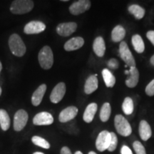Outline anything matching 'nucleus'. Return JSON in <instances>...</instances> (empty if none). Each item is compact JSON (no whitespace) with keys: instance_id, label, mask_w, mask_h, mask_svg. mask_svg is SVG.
Segmentation results:
<instances>
[{"instance_id":"nucleus-24","label":"nucleus","mask_w":154,"mask_h":154,"mask_svg":"<svg viewBox=\"0 0 154 154\" xmlns=\"http://www.w3.org/2000/svg\"><path fill=\"white\" fill-rule=\"evenodd\" d=\"M0 126L3 131H7L10 126L9 116L4 109H0Z\"/></svg>"},{"instance_id":"nucleus-33","label":"nucleus","mask_w":154,"mask_h":154,"mask_svg":"<svg viewBox=\"0 0 154 154\" xmlns=\"http://www.w3.org/2000/svg\"><path fill=\"white\" fill-rule=\"evenodd\" d=\"M121 154H133L131 150L129 149L127 146H123L121 149Z\"/></svg>"},{"instance_id":"nucleus-10","label":"nucleus","mask_w":154,"mask_h":154,"mask_svg":"<svg viewBox=\"0 0 154 154\" xmlns=\"http://www.w3.org/2000/svg\"><path fill=\"white\" fill-rule=\"evenodd\" d=\"M66 94V85L63 82H60L55 86L50 94V100L53 103L60 102Z\"/></svg>"},{"instance_id":"nucleus-14","label":"nucleus","mask_w":154,"mask_h":154,"mask_svg":"<svg viewBox=\"0 0 154 154\" xmlns=\"http://www.w3.org/2000/svg\"><path fill=\"white\" fill-rule=\"evenodd\" d=\"M125 74H128V78L126 80V84L128 87L134 88L138 83L139 72L136 66L130 67L129 71H126Z\"/></svg>"},{"instance_id":"nucleus-37","label":"nucleus","mask_w":154,"mask_h":154,"mask_svg":"<svg viewBox=\"0 0 154 154\" xmlns=\"http://www.w3.org/2000/svg\"><path fill=\"white\" fill-rule=\"evenodd\" d=\"M2 69V64L1 61H0V72H1Z\"/></svg>"},{"instance_id":"nucleus-3","label":"nucleus","mask_w":154,"mask_h":154,"mask_svg":"<svg viewBox=\"0 0 154 154\" xmlns=\"http://www.w3.org/2000/svg\"><path fill=\"white\" fill-rule=\"evenodd\" d=\"M38 59L42 69L45 70L51 69L54 63V55L51 48L48 46L42 48L38 53Z\"/></svg>"},{"instance_id":"nucleus-26","label":"nucleus","mask_w":154,"mask_h":154,"mask_svg":"<svg viewBox=\"0 0 154 154\" xmlns=\"http://www.w3.org/2000/svg\"><path fill=\"white\" fill-rule=\"evenodd\" d=\"M111 113V108L109 103H105L102 106L100 111V119L103 122H106L110 118Z\"/></svg>"},{"instance_id":"nucleus-27","label":"nucleus","mask_w":154,"mask_h":154,"mask_svg":"<svg viewBox=\"0 0 154 154\" xmlns=\"http://www.w3.org/2000/svg\"><path fill=\"white\" fill-rule=\"evenodd\" d=\"M134 102L131 98L126 97L122 104V109L125 114L131 115L134 111Z\"/></svg>"},{"instance_id":"nucleus-30","label":"nucleus","mask_w":154,"mask_h":154,"mask_svg":"<svg viewBox=\"0 0 154 154\" xmlns=\"http://www.w3.org/2000/svg\"><path fill=\"white\" fill-rule=\"evenodd\" d=\"M111 140L110 145H109V149H108V151L112 152L113 151H115L117 147V145H118V138H117L116 135L114 133L111 132Z\"/></svg>"},{"instance_id":"nucleus-4","label":"nucleus","mask_w":154,"mask_h":154,"mask_svg":"<svg viewBox=\"0 0 154 154\" xmlns=\"http://www.w3.org/2000/svg\"><path fill=\"white\" fill-rule=\"evenodd\" d=\"M114 125L119 134L121 136H130L132 133L131 126L128 121L122 115H116L114 119Z\"/></svg>"},{"instance_id":"nucleus-22","label":"nucleus","mask_w":154,"mask_h":154,"mask_svg":"<svg viewBox=\"0 0 154 154\" xmlns=\"http://www.w3.org/2000/svg\"><path fill=\"white\" fill-rule=\"evenodd\" d=\"M132 44L134 46L135 51L138 54H141L144 51L145 49V45H144V42L143 38L141 36L138 34H135L132 36L131 38Z\"/></svg>"},{"instance_id":"nucleus-6","label":"nucleus","mask_w":154,"mask_h":154,"mask_svg":"<svg viewBox=\"0 0 154 154\" xmlns=\"http://www.w3.org/2000/svg\"><path fill=\"white\" fill-rule=\"evenodd\" d=\"M111 140V132L103 131L98 136L96 140V147L98 151L103 152L108 150Z\"/></svg>"},{"instance_id":"nucleus-9","label":"nucleus","mask_w":154,"mask_h":154,"mask_svg":"<svg viewBox=\"0 0 154 154\" xmlns=\"http://www.w3.org/2000/svg\"><path fill=\"white\" fill-rule=\"evenodd\" d=\"M46 29L44 23L39 21H32L25 25L24 32L26 34H36L43 32Z\"/></svg>"},{"instance_id":"nucleus-16","label":"nucleus","mask_w":154,"mask_h":154,"mask_svg":"<svg viewBox=\"0 0 154 154\" xmlns=\"http://www.w3.org/2000/svg\"><path fill=\"white\" fill-rule=\"evenodd\" d=\"M99 86L97 74H94L90 76L86 79L85 85H84V92L86 94H91L96 91Z\"/></svg>"},{"instance_id":"nucleus-36","label":"nucleus","mask_w":154,"mask_h":154,"mask_svg":"<svg viewBox=\"0 0 154 154\" xmlns=\"http://www.w3.org/2000/svg\"><path fill=\"white\" fill-rule=\"evenodd\" d=\"M151 64H153V66H154V55H153L152 56V57L151 58Z\"/></svg>"},{"instance_id":"nucleus-20","label":"nucleus","mask_w":154,"mask_h":154,"mask_svg":"<svg viewBox=\"0 0 154 154\" xmlns=\"http://www.w3.org/2000/svg\"><path fill=\"white\" fill-rule=\"evenodd\" d=\"M98 105L96 103H91L87 106L84 111L83 119L86 123H91L94 120V116L97 111Z\"/></svg>"},{"instance_id":"nucleus-29","label":"nucleus","mask_w":154,"mask_h":154,"mask_svg":"<svg viewBox=\"0 0 154 154\" xmlns=\"http://www.w3.org/2000/svg\"><path fill=\"white\" fill-rule=\"evenodd\" d=\"M133 147H134V149L136 154H146V151L144 146L142 145L140 142L138 141V140H136V141H135L133 143Z\"/></svg>"},{"instance_id":"nucleus-17","label":"nucleus","mask_w":154,"mask_h":154,"mask_svg":"<svg viewBox=\"0 0 154 154\" xmlns=\"http://www.w3.org/2000/svg\"><path fill=\"white\" fill-rule=\"evenodd\" d=\"M46 91H47V85L44 84L38 86L37 89L34 92L32 96V103L34 106H39L42 99H43Z\"/></svg>"},{"instance_id":"nucleus-5","label":"nucleus","mask_w":154,"mask_h":154,"mask_svg":"<svg viewBox=\"0 0 154 154\" xmlns=\"http://www.w3.org/2000/svg\"><path fill=\"white\" fill-rule=\"evenodd\" d=\"M119 56L128 66H136V61L131 51L125 42H121L119 46Z\"/></svg>"},{"instance_id":"nucleus-31","label":"nucleus","mask_w":154,"mask_h":154,"mask_svg":"<svg viewBox=\"0 0 154 154\" xmlns=\"http://www.w3.org/2000/svg\"><path fill=\"white\" fill-rule=\"evenodd\" d=\"M146 93L149 96H154V79L152 80L146 86Z\"/></svg>"},{"instance_id":"nucleus-1","label":"nucleus","mask_w":154,"mask_h":154,"mask_svg":"<svg viewBox=\"0 0 154 154\" xmlns=\"http://www.w3.org/2000/svg\"><path fill=\"white\" fill-rule=\"evenodd\" d=\"M9 47L11 52L16 57H23L26 51V46L18 34H13L9 38Z\"/></svg>"},{"instance_id":"nucleus-28","label":"nucleus","mask_w":154,"mask_h":154,"mask_svg":"<svg viewBox=\"0 0 154 154\" xmlns=\"http://www.w3.org/2000/svg\"><path fill=\"white\" fill-rule=\"evenodd\" d=\"M32 141L34 145L39 146V147L43 148L45 149H49L50 148V144L47 140H46L44 138L40 137L38 136H34L32 138Z\"/></svg>"},{"instance_id":"nucleus-39","label":"nucleus","mask_w":154,"mask_h":154,"mask_svg":"<svg viewBox=\"0 0 154 154\" xmlns=\"http://www.w3.org/2000/svg\"><path fill=\"white\" fill-rule=\"evenodd\" d=\"M74 154H83L82 153V152H81V151H76V153H75Z\"/></svg>"},{"instance_id":"nucleus-7","label":"nucleus","mask_w":154,"mask_h":154,"mask_svg":"<svg viewBox=\"0 0 154 154\" xmlns=\"http://www.w3.org/2000/svg\"><path fill=\"white\" fill-rule=\"evenodd\" d=\"M29 119L28 113L25 110L20 109L17 111L14 117V129L20 131L26 126Z\"/></svg>"},{"instance_id":"nucleus-38","label":"nucleus","mask_w":154,"mask_h":154,"mask_svg":"<svg viewBox=\"0 0 154 154\" xmlns=\"http://www.w3.org/2000/svg\"><path fill=\"white\" fill-rule=\"evenodd\" d=\"M33 154H44V153H42V152H35V153H34Z\"/></svg>"},{"instance_id":"nucleus-35","label":"nucleus","mask_w":154,"mask_h":154,"mask_svg":"<svg viewBox=\"0 0 154 154\" xmlns=\"http://www.w3.org/2000/svg\"><path fill=\"white\" fill-rule=\"evenodd\" d=\"M61 154H72L71 150L66 146H63L62 149H61Z\"/></svg>"},{"instance_id":"nucleus-18","label":"nucleus","mask_w":154,"mask_h":154,"mask_svg":"<svg viewBox=\"0 0 154 154\" xmlns=\"http://www.w3.org/2000/svg\"><path fill=\"white\" fill-rule=\"evenodd\" d=\"M138 131H139L140 138L144 141H146V140H149L152 136V131L151 126H150V125L147 121L144 120H142L140 122Z\"/></svg>"},{"instance_id":"nucleus-11","label":"nucleus","mask_w":154,"mask_h":154,"mask_svg":"<svg viewBox=\"0 0 154 154\" xmlns=\"http://www.w3.org/2000/svg\"><path fill=\"white\" fill-rule=\"evenodd\" d=\"M53 122L52 115L46 111L37 113L33 119V123L36 126H48L52 124Z\"/></svg>"},{"instance_id":"nucleus-40","label":"nucleus","mask_w":154,"mask_h":154,"mask_svg":"<svg viewBox=\"0 0 154 154\" xmlns=\"http://www.w3.org/2000/svg\"><path fill=\"white\" fill-rule=\"evenodd\" d=\"M88 154H97L96 153H95L94 151H90L89 153H88Z\"/></svg>"},{"instance_id":"nucleus-13","label":"nucleus","mask_w":154,"mask_h":154,"mask_svg":"<svg viewBox=\"0 0 154 154\" xmlns=\"http://www.w3.org/2000/svg\"><path fill=\"white\" fill-rule=\"evenodd\" d=\"M78 109L75 106H69L61 111L59 116V120L61 123H66L72 121L76 116Z\"/></svg>"},{"instance_id":"nucleus-8","label":"nucleus","mask_w":154,"mask_h":154,"mask_svg":"<svg viewBox=\"0 0 154 154\" xmlns=\"http://www.w3.org/2000/svg\"><path fill=\"white\" fill-rule=\"evenodd\" d=\"M91 5V2L88 0H79L75 2L69 7V11L73 15H79L88 11Z\"/></svg>"},{"instance_id":"nucleus-15","label":"nucleus","mask_w":154,"mask_h":154,"mask_svg":"<svg viewBox=\"0 0 154 154\" xmlns=\"http://www.w3.org/2000/svg\"><path fill=\"white\" fill-rule=\"evenodd\" d=\"M84 38L82 37H80V36H76V37L72 38L69 41H67L65 43L63 47H64V49L66 51H72L80 49V48H82L84 46Z\"/></svg>"},{"instance_id":"nucleus-34","label":"nucleus","mask_w":154,"mask_h":154,"mask_svg":"<svg viewBox=\"0 0 154 154\" xmlns=\"http://www.w3.org/2000/svg\"><path fill=\"white\" fill-rule=\"evenodd\" d=\"M146 36H147L149 41L154 46V31H149V32H148L147 34H146Z\"/></svg>"},{"instance_id":"nucleus-2","label":"nucleus","mask_w":154,"mask_h":154,"mask_svg":"<svg viewBox=\"0 0 154 154\" xmlns=\"http://www.w3.org/2000/svg\"><path fill=\"white\" fill-rule=\"evenodd\" d=\"M34 3L32 0H15L10 7V11L14 14H24L34 8Z\"/></svg>"},{"instance_id":"nucleus-12","label":"nucleus","mask_w":154,"mask_h":154,"mask_svg":"<svg viewBox=\"0 0 154 154\" xmlns=\"http://www.w3.org/2000/svg\"><path fill=\"white\" fill-rule=\"evenodd\" d=\"M77 29V24L75 22H66L59 24L57 27V32L59 35L69 36L74 33Z\"/></svg>"},{"instance_id":"nucleus-32","label":"nucleus","mask_w":154,"mask_h":154,"mask_svg":"<svg viewBox=\"0 0 154 154\" xmlns=\"http://www.w3.org/2000/svg\"><path fill=\"white\" fill-rule=\"evenodd\" d=\"M107 64H108V66H109V68L111 69H113V70L118 69L119 66V61L117 59H111L110 60L108 61Z\"/></svg>"},{"instance_id":"nucleus-23","label":"nucleus","mask_w":154,"mask_h":154,"mask_svg":"<svg viewBox=\"0 0 154 154\" xmlns=\"http://www.w3.org/2000/svg\"><path fill=\"white\" fill-rule=\"evenodd\" d=\"M102 76H103L105 84L107 87L112 88L116 84V78L109 69H103V71H102Z\"/></svg>"},{"instance_id":"nucleus-41","label":"nucleus","mask_w":154,"mask_h":154,"mask_svg":"<svg viewBox=\"0 0 154 154\" xmlns=\"http://www.w3.org/2000/svg\"><path fill=\"white\" fill-rule=\"evenodd\" d=\"M1 94H2V88L0 87V96H1Z\"/></svg>"},{"instance_id":"nucleus-25","label":"nucleus","mask_w":154,"mask_h":154,"mask_svg":"<svg viewBox=\"0 0 154 154\" xmlns=\"http://www.w3.org/2000/svg\"><path fill=\"white\" fill-rule=\"evenodd\" d=\"M128 11L137 19H141L145 15V9L137 5H132L128 7Z\"/></svg>"},{"instance_id":"nucleus-21","label":"nucleus","mask_w":154,"mask_h":154,"mask_svg":"<svg viewBox=\"0 0 154 154\" xmlns=\"http://www.w3.org/2000/svg\"><path fill=\"white\" fill-rule=\"evenodd\" d=\"M126 36V30L121 25H117L111 32V38L114 42H121Z\"/></svg>"},{"instance_id":"nucleus-19","label":"nucleus","mask_w":154,"mask_h":154,"mask_svg":"<svg viewBox=\"0 0 154 154\" xmlns=\"http://www.w3.org/2000/svg\"><path fill=\"white\" fill-rule=\"evenodd\" d=\"M93 49L94 53L99 57H102L106 51V44L104 39L101 36H98L94 41Z\"/></svg>"}]
</instances>
